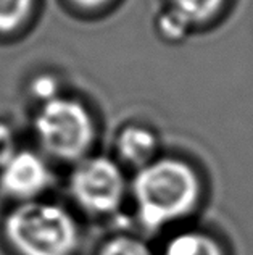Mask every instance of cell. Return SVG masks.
<instances>
[{
  "instance_id": "6da1fadb",
  "label": "cell",
  "mask_w": 253,
  "mask_h": 255,
  "mask_svg": "<svg viewBox=\"0 0 253 255\" xmlns=\"http://www.w3.org/2000/svg\"><path fill=\"white\" fill-rule=\"evenodd\" d=\"M132 197L142 225L160 230L195 209L200 199V181L182 160H153L137 171L132 181Z\"/></svg>"
},
{
  "instance_id": "7a4b0ae2",
  "label": "cell",
  "mask_w": 253,
  "mask_h": 255,
  "mask_svg": "<svg viewBox=\"0 0 253 255\" xmlns=\"http://www.w3.org/2000/svg\"><path fill=\"white\" fill-rule=\"evenodd\" d=\"M3 236L18 255H73L79 246L75 217L55 202L15 204L3 218Z\"/></svg>"
},
{
  "instance_id": "3957f363",
  "label": "cell",
  "mask_w": 253,
  "mask_h": 255,
  "mask_svg": "<svg viewBox=\"0 0 253 255\" xmlns=\"http://www.w3.org/2000/svg\"><path fill=\"white\" fill-rule=\"evenodd\" d=\"M32 129L44 155L60 162H79L94 140V122L76 99L57 96L39 104Z\"/></svg>"
},
{
  "instance_id": "277c9868",
  "label": "cell",
  "mask_w": 253,
  "mask_h": 255,
  "mask_svg": "<svg viewBox=\"0 0 253 255\" xmlns=\"http://www.w3.org/2000/svg\"><path fill=\"white\" fill-rule=\"evenodd\" d=\"M70 194L73 200L87 213H111L124 199V173L111 158H83L70 176Z\"/></svg>"
},
{
  "instance_id": "5b68a950",
  "label": "cell",
  "mask_w": 253,
  "mask_h": 255,
  "mask_svg": "<svg viewBox=\"0 0 253 255\" xmlns=\"http://www.w3.org/2000/svg\"><path fill=\"white\" fill-rule=\"evenodd\" d=\"M52 181L47 158L37 150L16 149L0 165V192L15 204L41 199Z\"/></svg>"
},
{
  "instance_id": "8992f818",
  "label": "cell",
  "mask_w": 253,
  "mask_h": 255,
  "mask_svg": "<svg viewBox=\"0 0 253 255\" xmlns=\"http://www.w3.org/2000/svg\"><path fill=\"white\" fill-rule=\"evenodd\" d=\"M157 147V136L142 126L124 128L116 139V150L119 157L139 170L155 160Z\"/></svg>"
},
{
  "instance_id": "52a82bcc",
  "label": "cell",
  "mask_w": 253,
  "mask_h": 255,
  "mask_svg": "<svg viewBox=\"0 0 253 255\" xmlns=\"http://www.w3.org/2000/svg\"><path fill=\"white\" fill-rule=\"evenodd\" d=\"M162 255H223L218 243L203 233L185 231L166 243Z\"/></svg>"
},
{
  "instance_id": "ba28073f",
  "label": "cell",
  "mask_w": 253,
  "mask_h": 255,
  "mask_svg": "<svg viewBox=\"0 0 253 255\" xmlns=\"http://www.w3.org/2000/svg\"><path fill=\"white\" fill-rule=\"evenodd\" d=\"M34 5L36 0H0V34H13L21 29Z\"/></svg>"
},
{
  "instance_id": "9c48e42d",
  "label": "cell",
  "mask_w": 253,
  "mask_h": 255,
  "mask_svg": "<svg viewBox=\"0 0 253 255\" xmlns=\"http://www.w3.org/2000/svg\"><path fill=\"white\" fill-rule=\"evenodd\" d=\"M171 3L185 23H205L219 11L224 0H171Z\"/></svg>"
},
{
  "instance_id": "30bf717a",
  "label": "cell",
  "mask_w": 253,
  "mask_h": 255,
  "mask_svg": "<svg viewBox=\"0 0 253 255\" xmlns=\"http://www.w3.org/2000/svg\"><path fill=\"white\" fill-rule=\"evenodd\" d=\"M100 255H153L144 241L132 236H116L105 243Z\"/></svg>"
},
{
  "instance_id": "8fae6325",
  "label": "cell",
  "mask_w": 253,
  "mask_h": 255,
  "mask_svg": "<svg viewBox=\"0 0 253 255\" xmlns=\"http://www.w3.org/2000/svg\"><path fill=\"white\" fill-rule=\"evenodd\" d=\"M32 91H34V96L39 100V104L47 102V100L60 96L57 81L47 75L39 76L37 79H34V83H32Z\"/></svg>"
},
{
  "instance_id": "7c38bea8",
  "label": "cell",
  "mask_w": 253,
  "mask_h": 255,
  "mask_svg": "<svg viewBox=\"0 0 253 255\" xmlns=\"http://www.w3.org/2000/svg\"><path fill=\"white\" fill-rule=\"evenodd\" d=\"M18 147L15 140V132H13L11 126L5 122H0V165Z\"/></svg>"
},
{
  "instance_id": "4fadbf2b",
  "label": "cell",
  "mask_w": 253,
  "mask_h": 255,
  "mask_svg": "<svg viewBox=\"0 0 253 255\" xmlns=\"http://www.w3.org/2000/svg\"><path fill=\"white\" fill-rule=\"evenodd\" d=\"M73 2L79 6H83V8H97V6L108 3L110 0H73Z\"/></svg>"
}]
</instances>
